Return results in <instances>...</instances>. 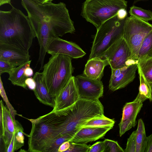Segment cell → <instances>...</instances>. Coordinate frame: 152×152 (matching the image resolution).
I'll return each instance as SVG.
<instances>
[{"instance_id": "cell-7", "label": "cell", "mask_w": 152, "mask_h": 152, "mask_svg": "<svg viewBox=\"0 0 152 152\" xmlns=\"http://www.w3.org/2000/svg\"><path fill=\"white\" fill-rule=\"evenodd\" d=\"M152 30V25L137 18L130 16L126 18L123 38L131 52L130 60L137 64L138 53L144 39Z\"/></svg>"}, {"instance_id": "cell-18", "label": "cell", "mask_w": 152, "mask_h": 152, "mask_svg": "<svg viewBox=\"0 0 152 152\" xmlns=\"http://www.w3.org/2000/svg\"><path fill=\"white\" fill-rule=\"evenodd\" d=\"M33 79L36 83V87L33 91L37 98L42 103L53 107L54 98L49 93L42 78V72H36Z\"/></svg>"}, {"instance_id": "cell-25", "label": "cell", "mask_w": 152, "mask_h": 152, "mask_svg": "<svg viewBox=\"0 0 152 152\" xmlns=\"http://www.w3.org/2000/svg\"><path fill=\"white\" fill-rule=\"evenodd\" d=\"M129 13L131 16L146 22L152 21V11L133 5L130 7Z\"/></svg>"}, {"instance_id": "cell-10", "label": "cell", "mask_w": 152, "mask_h": 152, "mask_svg": "<svg viewBox=\"0 0 152 152\" xmlns=\"http://www.w3.org/2000/svg\"><path fill=\"white\" fill-rule=\"evenodd\" d=\"M46 52L51 56L61 54L71 58L82 57L86 53L78 45L59 37L51 38L46 49Z\"/></svg>"}, {"instance_id": "cell-26", "label": "cell", "mask_w": 152, "mask_h": 152, "mask_svg": "<svg viewBox=\"0 0 152 152\" xmlns=\"http://www.w3.org/2000/svg\"><path fill=\"white\" fill-rule=\"evenodd\" d=\"M103 141V152H124V150L117 141L107 139H105Z\"/></svg>"}, {"instance_id": "cell-34", "label": "cell", "mask_w": 152, "mask_h": 152, "mask_svg": "<svg viewBox=\"0 0 152 152\" xmlns=\"http://www.w3.org/2000/svg\"><path fill=\"white\" fill-rule=\"evenodd\" d=\"M26 84L30 89L34 91L36 87V83L33 77H28L25 81Z\"/></svg>"}, {"instance_id": "cell-40", "label": "cell", "mask_w": 152, "mask_h": 152, "mask_svg": "<svg viewBox=\"0 0 152 152\" xmlns=\"http://www.w3.org/2000/svg\"><path fill=\"white\" fill-rule=\"evenodd\" d=\"M11 0H0V6L5 4H9L11 6Z\"/></svg>"}, {"instance_id": "cell-24", "label": "cell", "mask_w": 152, "mask_h": 152, "mask_svg": "<svg viewBox=\"0 0 152 152\" xmlns=\"http://www.w3.org/2000/svg\"><path fill=\"white\" fill-rule=\"evenodd\" d=\"M115 122L113 120L105 116L104 115L94 117L85 123L81 128L86 127L113 126Z\"/></svg>"}, {"instance_id": "cell-12", "label": "cell", "mask_w": 152, "mask_h": 152, "mask_svg": "<svg viewBox=\"0 0 152 152\" xmlns=\"http://www.w3.org/2000/svg\"><path fill=\"white\" fill-rule=\"evenodd\" d=\"M80 99L74 76L55 96L53 112H56L72 106Z\"/></svg>"}, {"instance_id": "cell-31", "label": "cell", "mask_w": 152, "mask_h": 152, "mask_svg": "<svg viewBox=\"0 0 152 152\" xmlns=\"http://www.w3.org/2000/svg\"><path fill=\"white\" fill-rule=\"evenodd\" d=\"M69 139L65 136H61L55 140L46 152H58V149L60 146L64 142L69 141Z\"/></svg>"}, {"instance_id": "cell-17", "label": "cell", "mask_w": 152, "mask_h": 152, "mask_svg": "<svg viewBox=\"0 0 152 152\" xmlns=\"http://www.w3.org/2000/svg\"><path fill=\"white\" fill-rule=\"evenodd\" d=\"M0 136L4 132L14 134L21 125L13 118L9 110L4 106L2 100L0 102Z\"/></svg>"}, {"instance_id": "cell-1", "label": "cell", "mask_w": 152, "mask_h": 152, "mask_svg": "<svg viewBox=\"0 0 152 152\" xmlns=\"http://www.w3.org/2000/svg\"><path fill=\"white\" fill-rule=\"evenodd\" d=\"M21 4L38 39L49 41L52 38L75 32L74 22L64 3L39 4L31 0H21Z\"/></svg>"}, {"instance_id": "cell-28", "label": "cell", "mask_w": 152, "mask_h": 152, "mask_svg": "<svg viewBox=\"0 0 152 152\" xmlns=\"http://www.w3.org/2000/svg\"><path fill=\"white\" fill-rule=\"evenodd\" d=\"M136 131H133L128 139L124 152H136Z\"/></svg>"}, {"instance_id": "cell-30", "label": "cell", "mask_w": 152, "mask_h": 152, "mask_svg": "<svg viewBox=\"0 0 152 152\" xmlns=\"http://www.w3.org/2000/svg\"><path fill=\"white\" fill-rule=\"evenodd\" d=\"M70 142V146L66 152H88L90 146L85 144Z\"/></svg>"}, {"instance_id": "cell-13", "label": "cell", "mask_w": 152, "mask_h": 152, "mask_svg": "<svg viewBox=\"0 0 152 152\" xmlns=\"http://www.w3.org/2000/svg\"><path fill=\"white\" fill-rule=\"evenodd\" d=\"M142 105V102L135 100L125 104L123 109L122 117L118 124L120 137L136 126L137 116Z\"/></svg>"}, {"instance_id": "cell-39", "label": "cell", "mask_w": 152, "mask_h": 152, "mask_svg": "<svg viewBox=\"0 0 152 152\" xmlns=\"http://www.w3.org/2000/svg\"><path fill=\"white\" fill-rule=\"evenodd\" d=\"M36 3L39 4H44L45 3L52 2L53 0H31Z\"/></svg>"}, {"instance_id": "cell-20", "label": "cell", "mask_w": 152, "mask_h": 152, "mask_svg": "<svg viewBox=\"0 0 152 152\" xmlns=\"http://www.w3.org/2000/svg\"><path fill=\"white\" fill-rule=\"evenodd\" d=\"M140 85L139 92L134 99L143 102L149 99L151 101L152 97L151 91V85L146 81L140 71L138 69Z\"/></svg>"}, {"instance_id": "cell-3", "label": "cell", "mask_w": 152, "mask_h": 152, "mask_svg": "<svg viewBox=\"0 0 152 152\" xmlns=\"http://www.w3.org/2000/svg\"><path fill=\"white\" fill-rule=\"evenodd\" d=\"M29 120L32 126L28 136V151L46 152L55 140L61 136L60 113L51 111L36 119Z\"/></svg>"}, {"instance_id": "cell-2", "label": "cell", "mask_w": 152, "mask_h": 152, "mask_svg": "<svg viewBox=\"0 0 152 152\" xmlns=\"http://www.w3.org/2000/svg\"><path fill=\"white\" fill-rule=\"evenodd\" d=\"M36 35L28 16L12 6L0 11V43L29 51Z\"/></svg>"}, {"instance_id": "cell-22", "label": "cell", "mask_w": 152, "mask_h": 152, "mask_svg": "<svg viewBox=\"0 0 152 152\" xmlns=\"http://www.w3.org/2000/svg\"><path fill=\"white\" fill-rule=\"evenodd\" d=\"M152 57V30L144 39L138 55L139 61Z\"/></svg>"}, {"instance_id": "cell-6", "label": "cell", "mask_w": 152, "mask_h": 152, "mask_svg": "<svg viewBox=\"0 0 152 152\" xmlns=\"http://www.w3.org/2000/svg\"><path fill=\"white\" fill-rule=\"evenodd\" d=\"M125 19L120 20L116 15L106 20L97 29L89 59L102 58L112 45L123 37Z\"/></svg>"}, {"instance_id": "cell-41", "label": "cell", "mask_w": 152, "mask_h": 152, "mask_svg": "<svg viewBox=\"0 0 152 152\" xmlns=\"http://www.w3.org/2000/svg\"><path fill=\"white\" fill-rule=\"evenodd\" d=\"M150 0H134L133 4H136L137 3L141 1H146Z\"/></svg>"}, {"instance_id": "cell-11", "label": "cell", "mask_w": 152, "mask_h": 152, "mask_svg": "<svg viewBox=\"0 0 152 152\" xmlns=\"http://www.w3.org/2000/svg\"><path fill=\"white\" fill-rule=\"evenodd\" d=\"M137 68V64H134L120 69H112L109 89L114 91L126 86L135 78Z\"/></svg>"}, {"instance_id": "cell-9", "label": "cell", "mask_w": 152, "mask_h": 152, "mask_svg": "<svg viewBox=\"0 0 152 152\" xmlns=\"http://www.w3.org/2000/svg\"><path fill=\"white\" fill-rule=\"evenodd\" d=\"M74 80L80 99L96 101L103 96L104 87L101 80L84 75L74 76Z\"/></svg>"}, {"instance_id": "cell-16", "label": "cell", "mask_w": 152, "mask_h": 152, "mask_svg": "<svg viewBox=\"0 0 152 152\" xmlns=\"http://www.w3.org/2000/svg\"><path fill=\"white\" fill-rule=\"evenodd\" d=\"M108 65L107 60L103 57L89 59L85 65L83 74L90 78L101 80L104 68Z\"/></svg>"}, {"instance_id": "cell-21", "label": "cell", "mask_w": 152, "mask_h": 152, "mask_svg": "<svg viewBox=\"0 0 152 152\" xmlns=\"http://www.w3.org/2000/svg\"><path fill=\"white\" fill-rule=\"evenodd\" d=\"M136 134V152H144L147 141L144 124L142 120L139 119Z\"/></svg>"}, {"instance_id": "cell-37", "label": "cell", "mask_w": 152, "mask_h": 152, "mask_svg": "<svg viewBox=\"0 0 152 152\" xmlns=\"http://www.w3.org/2000/svg\"><path fill=\"white\" fill-rule=\"evenodd\" d=\"M144 152H152V134L147 137V141Z\"/></svg>"}, {"instance_id": "cell-35", "label": "cell", "mask_w": 152, "mask_h": 152, "mask_svg": "<svg viewBox=\"0 0 152 152\" xmlns=\"http://www.w3.org/2000/svg\"><path fill=\"white\" fill-rule=\"evenodd\" d=\"M127 12L126 9L121 8L117 11L116 16L120 20L125 19L127 17Z\"/></svg>"}, {"instance_id": "cell-19", "label": "cell", "mask_w": 152, "mask_h": 152, "mask_svg": "<svg viewBox=\"0 0 152 152\" xmlns=\"http://www.w3.org/2000/svg\"><path fill=\"white\" fill-rule=\"evenodd\" d=\"M31 60L26 62L15 68L9 74L8 79L14 85L19 86L27 89L25 81L28 78L24 74L25 69L30 66Z\"/></svg>"}, {"instance_id": "cell-15", "label": "cell", "mask_w": 152, "mask_h": 152, "mask_svg": "<svg viewBox=\"0 0 152 152\" xmlns=\"http://www.w3.org/2000/svg\"><path fill=\"white\" fill-rule=\"evenodd\" d=\"M30 57L29 51L0 43V60L17 67L29 61Z\"/></svg>"}, {"instance_id": "cell-23", "label": "cell", "mask_w": 152, "mask_h": 152, "mask_svg": "<svg viewBox=\"0 0 152 152\" xmlns=\"http://www.w3.org/2000/svg\"><path fill=\"white\" fill-rule=\"evenodd\" d=\"M137 65V69L151 85L152 83V57L139 61Z\"/></svg>"}, {"instance_id": "cell-42", "label": "cell", "mask_w": 152, "mask_h": 152, "mask_svg": "<svg viewBox=\"0 0 152 152\" xmlns=\"http://www.w3.org/2000/svg\"><path fill=\"white\" fill-rule=\"evenodd\" d=\"M151 91L152 97V83L151 84Z\"/></svg>"}, {"instance_id": "cell-8", "label": "cell", "mask_w": 152, "mask_h": 152, "mask_svg": "<svg viewBox=\"0 0 152 152\" xmlns=\"http://www.w3.org/2000/svg\"><path fill=\"white\" fill-rule=\"evenodd\" d=\"M131 52L123 37L112 45L102 57L107 60L111 69L121 68L133 64L130 60Z\"/></svg>"}, {"instance_id": "cell-5", "label": "cell", "mask_w": 152, "mask_h": 152, "mask_svg": "<svg viewBox=\"0 0 152 152\" xmlns=\"http://www.w3.org/2000/svg\"><path fill=\"white\" fill-rule=\"evenodd\" d=\"M127 6L125 0H86L81 15L97 29L106 20L116 15L119 9H126Z\"/></svg>"}, {"instance_id": "cell-38", "label": "cell", "mask_w": 152, "mask_h": 152, "mask_svg": "<svg viewBox=\"0 0 152 152\" xmlns=\"http://www.w3.org/2000/svg\"><path fill=\"white\" fill-rule=\"evenodd\" d=\"M34 74V72L33 69L30 67L28 66L25 69L24 71V74L27 77H31Z\"/></svg>"}, {"instance_id": "cell-14", "label": "cell", "mask_w": 152, "mask_h": 152, "mask_svg": "<svg viewBox=\"0 0 152 152\" xmlns=\"http://www.w3.org/2000/svg\"><path fill=\"white\" fill-rule=\"evenodd\" d=\"M107 126L81 128L69 141L70 142L86 144L103 137L113 127Z\"/></svg>"}, {"instance_id": "cell-36", "label": "cell", "mask_w": 152, "mask_h": 152, "mask_svg": "<svg viewBox=\"0 0 152 152\" xmlns=\"http://www.w3.org/2000/svg\"><path fill=\"white\" fill-rule=\"evenodd\" d=\"M70 146V142L69 141L63 142L59 146L58 149V152H66L69 148Z\"/></svg>"}, {"instance_id": "cell-33", "label": "cell", "mask_w": 152, "mask_h": 152, "mask_svg": "<svg viewBox=\"0 0 152 152\" xmlns=\"http://www.w3.org/2000/svg\"><path fill=\"white\" fill-rule=\"evenodd\" d=\"M104 141H98L90 146L88 152H103Z\"/></svg>"}, {"instance_id": "cell-4", "label": "cell", "mask_w": 152, "mask_h": 152, "mask_svg": "<svg viewBox=\"0 0 152 152\" xmlns=\"http://www.w3.org/2000/svg\"><path fill=\"white\" fill-rule=\"evenodd\" d=\"M43 69L44 82L50 94L55 98L73 77L71 58L61 54L52 55Z\"/></svg>"}, {"instance_id": "cell-27", "label": "cell", "mask_w": 152, "mask_h": 152, "mask_svg": "<svg viewBox=\"0 0 152 152\" xmlns=\"http://www.w3.org/2000/svg\"><path fill=\"white\" fill-rule=\"evenodd\" d=\"M23 129L22 126L16 130L15 135L14 151L21 148L24 145Z\"/></svg>"}, {"instance_id": "cell-32", "label": "cell", "mask_w": 152, "mask_h": 152, "mask_svg": "<svg viewBox=\"0 0 152 152\" xmlns=\"http://www.w3.org/2000/svg\"><path fill=\"white\" fill-rule=\"evenodd\" d=\"M16 67L14 65L7 62L0 60V75L5 73L9 74Z\"/></svg>"}, {"instance_id": "cell-29", "label": "cell", "mask_w": 152, "mask_h": 152, "mask_svg": "<svg viewBox=\"0 0 152 152\" xmlns=\"http://www.w3.org/2000/svg\"><path fill=\"white\" fill-rule=\"evenodd\" d=\"M0 94L4 101L5 102L13 118L15 120V116L17 114L16 111L14 109L8 100L1 76L0 77Z\"/></svg>"}]
</instances>
